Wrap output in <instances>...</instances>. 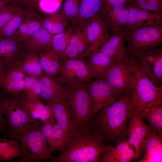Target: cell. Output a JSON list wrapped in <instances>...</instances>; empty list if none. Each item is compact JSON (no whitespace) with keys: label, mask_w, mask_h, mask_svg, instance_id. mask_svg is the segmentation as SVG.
<instances>
[{"label":"cell","mask_w":162,"mask_h":162,"mask_svg":"<svg viewBox=\"0 0 162 162\" xmlns=\"http://www.w3.org/2000/svg\"><path fill=\"white\" fill-rule=\"evenodd\" d=\"M133 110L130 92H125L95 115L90 128L103 140L118 143L127 136L128 124Z\"/></svg>","instance_id":"6da1fadb"},{"label":"cell","mask_w":162,"mask_h":162,"mask_svg":"<svg viewBox=\"0 0 162 162\" xmlns=\"http://www.w3.org/2000/svg\"><path fill=\"white\" fill-rule=\"evenodd\" d=\"M106 144L90 127L76 131L61 154L50 159L53 162H98Z\"/></svg>","instance_id":"7a4b0ae2"},{"label":"cell","mask_w":162,"mask_h":162,"mask_svg":"<svg viewBox=\"0 0 162 162\" xmlns=\"http://www.w3.org/2000/svg\"><path fill=\"white\" fill-rule=\"evenodd\" d=\"M129 91L134 110L141 112L162 104V86L155 84L141 70L134 57Z\"/></svg>","instance_id":"3957f363"},{"label":"cell","mask_w":162,"mask_h":162,"mask_svg":"<svg viewBox=\"0 0 162 162\" xmlns=\"http://www.w3.org/2000/svg\"><path fill=\"white\" fill-rule=\"evenodd\" d=\"M62 83L64 97L76 131L90 127L95 114L86 83Z\"/></svg>","instance_id":"277c9868"},{"label":"cell","mask_w":162,"mask_h":162,"mask_svg":"<svg viewBox=\"0 0 162 162\" xmlns=\"http://www.w3.org/2000/svg\"><path fill=\"white\" fill-rule=\"evenodd\" d=\"M34 123L12 139L21 144L23 162H38L50 159L53 152L48 145L40 130Z\"/></svg>","instance_id":"5b68a950"},{"label":"cell","mask_w":162,"mask_h":162,"mask_svg":"<svg viewBox=\"0 0 162 162\" xmlns=\"http://www.w3.org/2000/svg\"><path fill=\"white\" fill-rule=\"evenodd\" d=\"M126 49L129 56L159 46L162 43V26L124 28Z\"/></svg>","instance_id":"8992f818"},{"label":"cell","mask_w":162,"mask_h":162,"mask_svg":"<svg viewBox=\"0 0 162 162\" xmlns=\"http://www.w3.org/2000/svg\"><path fill=\"white\" fill-rule=\"evenodd\" d=\"M2 96L1 109L7 121L8 136L12 139L34 122L29 116L19 95Z\"/></svg>","instance_id":"52a82bcc"},{"label":"cell","mask_w":162,"mask_h":162,"mask_svg":"<svg viewBox=\"0 0 162 162\" xmlns=\"http://www.w3.org/2000/svg\"><path fill=\"white\" fill-rule=\"evenodd\" d=\"M90 79L86 83L95 115L104 107L114 103L122 94L115 90L104 78Z\"/></svg>","instance_id":"ba28073f"},{"label":"cell","mask_w":162,"mask_h":162,"mask_svg":"<svg viewBox=\"0 0 162 162\" xmlns=\"http://www.w3.org/2000/svg\"><path fill=\"white\" fill-rule=\"evenodd\" d=\"M55 77L63 83H85L91 79L87 61L81 58H65Z\"/></svg>","instance_id":"9c48e42d"},{"label":"cell","mask_w":162,"mask_h":162,"mask_svg":"<svg viewBox=\"0 0 162 162\" xmlns=\"http://www.w3.org/2000/svg\"><path fill=\"white\" fill-rule=\"evenodd\" d=\"M133 70L131 58L116 60L110 66L105 78L110 86L121 94L129 91Z\"/></svg>","instance_id":"30bf717a"},{"label":"cell","mask_w":162,"mask_h":162,"mask_svg":"<svg viewBox=\"0 0 162 162\" xmlns=\"http://www.w3.org/2000/svg\"><path fill=\"white\" fill-rule=\"evenodd\" d=\"M140 69L158 86H162V47L141 52L133 56Z\"/></svg>","instance_id":"8fae6325"},{"label":"cell","mask_w":162,"mask_h":162,"mask_svg":"<svg viewBox=\"0 0 162 162\" xmlns=\"http://www.w3.org/2000/svg\"><path fill=\"white\" fill-rule=\"evenodd\" d=\"M81 29L88 41L90 53L98 51L109 38L111 33L98 14L87 20Z\"/></svg>","instance_id":"7c38bea8"},{"label":"cell","mask_w":162,"mask_h":162,"mask_svg":"<svg viewBox=\"0 0 162 162\" xmlns=\"http://www.w3.org/2000/svg\"><path fill=\"white\" fill-rule=\"evenodd\" d=\"M142 113L133 110L128 121L127 127V140L135 152L137 159L143 153V148L148 129Z\"/></svg>","instance_id":"4fadbf2b"},{"label":"cell","mask_w":162,"mask_h":162,"mask_svg":"<svg viewBox=\"0 0 162 162\" xmlns=\"http://www.w3.org/2000/svg\"><path fill=\"white\" fill-rule=\"evenodd\" d=\"M26 75L14 64L8 66L0 81L2 96H16L23 92L24 79Z\"/></svg>","instance_id":"5bb4252c"},{"label":"cell","mask_w":162,"mask_h":162,"mask_svg":"<svg viewBox=\"0 0 162 162\" xmlns=\"http://www.w3.org/2000/svg\"><path fill=\"white\" fill-rule=\"evenodd\" d=\"M124 28L111 31L109 38L98 51L116 60L127 58L128 56L124 45L125 35Z\"/></svg>","instance_id":"9a60e30c"},{"label":"cell","mask_w":162,"mask_h":162,"mask_svg":"<svg viewBox=\"0 0 162 162\" xmlns=\"http://www.w3.org/2000/svg\"><path fill=\"white\" fill-rule=\"evenodd\" d=\"M19 96L29 116L34 123L40 124L55 118L50 105L44 103L40 99L28 98L22 94Z\"/></svg>","instance_id":"2e32d148"},{"label":"cell","mask_w":162,"mask_h":162,"mask_svg":"<svg viewBox=\"0 0 162 162\" xmlns=\"http://www.w3.org/2000/svg\"><path fill=\"white\" fill-rule=\"evenodd\" d=\"M143 156L137 162H162V138L150 125L145 137Z\"/></svg>","instance_id":"e0dca14e"},{"label":"cell","mask_w":162,"mask_h":162,"mask_svg":"<svg viewBox=\"0 0 162 162\" xmlns=\"http://www.w3.org/2000/svg\"><path fill=\"white\" fill-rule=\"evenodd\" d=\"M126 7L129 11V17L126 27L162 26V14L152 13L129 5Z\"/></svg>","instance_id":"ac0fdd59"},{"label":"cell","mask_w":162,"mask_h":162,"mask_svg":"<svg viewBox=\"0 0 162 162\" xmlns=\"http://www.w3.org/2000/svg\"><path fill=\"white\" fill-rule=\"evenodd\" d=\"M38 77L41 86L40 98L43 103L50 105L64 97L63 84L55 77L44 74Z\"/></svg>","instance_id":"d6986e66"},{"label":"cell","mask_w":162,"mask_h":162,"mask_svg":"<svg viewBox=\"0 0 162 162\" xmlns=\"http://www.w3.org/2000/svg\"><path fill=\"white\" fill-rule=\"evenodd\" d=\"M50 105L56 123L64 132L69 141L75 133L76 130L64 97L55 101Z\"/></svg>","instance_id":"ffe728a7"},{"label":"cell","mask_w":162,"mask_h":162,"mask_svg":"<svg viewBox=\"0 0 162 162\" xmlns=\"http://www.w3.org/2000/svg\"><path fill=\"white\" fill-rule=\"evenodd\" d=\"M12 64L17 67L26 75L39 77L44 74L38 53L24 47Z\"/></svg>","instance_id":"44dd1931"},{"label":"cell","mask_w":162,"mask_h":162,"mask_svg":"<svg viewBox=\"0 0 162 162\" xmlns=\"http://www.w3.org/2000/svg\"><path fill=\"white\" fill-rule=\"evenodd\" d=\"M42 19L35 10L30 9L24 16L12 38L22 44L34 32L42 27Z\"/></svg>","instance_id":"7402d4cb"},{"label":"cell","mask_w":162,"mask_h":162,"mask_svg":"<svg viewBox=\"0 0 162 162\" xmlns=\"http://www.w3.org/2000/svg\"><path fill=\"white\" fill-rule=\"evenodd\" d=\"M98 14L111 31L123 28L127 26L129 11L125 5H116L107 11L100 12Z\"/></svg>","instance_id":"603a6c76"},{"label":"cell","mask_w":162,"mask_h":162,"mask_svg":"<svg viewBox=\"0 0 162 162\" xmlns=\"http://www.w3.org/2000/svg\"><path fill=\"white\" fill-rule=\"evenodd\" d=\"M88 59L91 79L105 78L107 71L116 60L98 51L91 53Z\"/></svg>","instance_id":"cb8c5ba5"},{"label":"cell","mask_w":162,"mask_h":162,"mask_svg":"<svg viewBox=\"0 0 162 162\" xmlns=\"http://www.w3.org/2000/svg\"><path fill=\"white\" fill-rule=\"evenodd\" d=\"M38 54L44 74L50 76L55 77L65 58L56 52L50 47L43 49Z\"/></svg>","instance_id":"d4e9b609"},{"label":"cell","mask_w":162,"mask_h":162,"mask_svg":"<svg viewBox=\"0 0 162 162\" xmlns=\"http://www.w3.org/2000/svg\"><path fill=\"white\" fill-rule=\"evenodd\" d=\"M23 48L22 43L13 38L0 40V61L7 68L13 64Z\"/></svg>","instance_id":"484cf974"},{"label":"cell","mask_w":162,"mask_h":162,"mask_svg":"<svg viewBox=\"0 0 162 162\" xmlns=\"http://www.w3.org/2000/svg\"><path fill=\"white\" fill-rule=\"evenodd\" d=\"M105 0H80L79 12L72 22L74 28L82 27L88 19L101 10Z\"/></svg>","instance_id":"4316f807"},{"label":"cell","mask_w":162,"mask_h":162,"mask_svg":"<svg viewBox=\"0 0 162 162\" xmlns=\"http://www.w3.org/2000/svg\"><path fill=\"white\" fill-rule=\"evenodd\" d=\"M52 37L48 31L42 27L34 32L22 44L25 49L38 53L51 46Z\"/></svg>","instance_id":"83f0119b"},{"label":"cell","mask_w":162,"mask_h":162,"mask_svg":"<svg viewBox=\"0 0 162 162\" xmlns=\"http://www.w3.org/2000/svg\"><path fill=\"white\" fill-rule=\"evenodd\" d=\"M68 22L61 10L49 14L43 18L42 27L53 36L65 30Z\"/></svg>","instance_id":"f1b7e54d"},{"label":"cell","mask_w":162,"mask_h":162,"mask_svg":"<svg viewBox=\"0 0 162 162\" xmlns=\"http://www.w3.org/2000/svg\"><path fill=\"white\" fill-rule=\"evenodd\" d=\"M22 154L21 145L16 140H8L5 137L0 139V160L10 161L22 157Z\"/></svg>","instance_id":"f546056e"},{"label":"cell","mask_w":162,"mask_h":162,"mask_svg":"<svg viewBox=\"0 0 162 162\" xmlns=\"http://www.w3.org/2000/svg\"><path fill=\"white\" fill-rule=\"evenodd\" d=\"M30 9L20 6L12 18L0 30V40L12 38L20 26L24 16Z\"/></svg>","instance_id":"4dcf8cb0"},{"label":"cell","mask_w":162,"mask_h":162,"mask_svg":"<svg viewBox=\"0 0 162 162\" xmlns=\"http://www.w3.org/2000/svg\"><path fill=\"white\" fill-rule=\"evenodd\" d=\"M74 28L71 26L63 32L52 36L51 48L64 58L65 48L73 35Z\"/></svg>","instance_id":"1f68e13d"},{"label":"cell","mask_w":162,"mask_h":162,"mask_svg":"<svg viewBox=\"0 0 162 162\" xmlns=\"http://www.w3.org/2000/svg\"><path fill=\"white\" fill-rule=\"evenodd\" d=\"M141 113L144 118L162 137V104L155 107L146 109Z\"/></svg>","instance_id":"d6a6232c"},{"label":"cell","mask_w":162,"mask_h":162,"mask_svg":"<svg viewBox=\"0 0 162 162\" xmlns=\"http://www.w3.org/2000/svg\"><path fill=\"white\" fill-rule=\"evenodd\" d=\"M41 86L38 77L26 75L24 79L23 93L26 97L40 99Z\"/></svg>","instance_id":"836d02e7"},{"label":"cell","mask_w":162,"mask_h":162,"mask_svg":"<svg viewBox=\"0 0 162 162\" xmlns=\"http://www.w3.org/2000/svg\"><path fill=\"white\" fill-rule=\"evenodd\" d=\"M131 147L127 140L118 142L114 146L111 145H106L100 156L99 162H109L112 158L126 151Z\"/></svg>","instance_id":"e575fe53"},{"label":"cell","mask_w":162,"mask_h":162,"mask_svg":"<svg viewBox=\"0 0 162 162\" xmlns=\"http://www.w3.org/2000/svg\"><path fill=\"white\" fill-rule=\"evenodd\" d=\"M68 142L65 133L56 121L53 125L52 150L62 152L66 148Z\"/></svg>","instance_id":"d590c367"},{"label":"cell","mask_w":162,"mask_h":162,"mask_svg":"<svg viewBox=\"0 0 162 162\" xmlns=\"http://www.w3.org/2000/svg\"><path fill=\"white\" fill-rule=\"evenodd\" d=\"M128 5L157 14H162V0H131Z\"/></svg>","instance_id":"8d00e7d4"},{"label":"cell","mask_w":162,"mask_h":162,"mask_svg":"<svg viewBox=\"0 0 162 162\" xmlns=\"http://www.w3.org/2000/svg\"><path fill=\"white\" fill-rule=\"evenodd\" d=\"M80 0H65L62 9V13L68 21L72 22L76 18L79 12Z\"/></svg>","instance_id":"74e56055"},{"label":"cell","mask_w":162,"mask_h":162,"mask_svg":"<svg viewBox=\"0 0 162 162\" xmlns=\"http://www.w3.org/2000/svg\"><path fill=\"white\" fill-rule=\"evenodd\" d=\"M20 6L5 5L0 9V30L12 18Z\"/></svg>","instance_id":"f35d334b"},{"label":"cell","mask_w":162,"mask_h":162,"mask_svg":"<svg viewBox=\"0 0 162 162\" xmlns=\"http://www.w3.org/2000/svg\"><path fill=\"white\" fill-rule=\"evenodd\" d=\"M56 122V120L54 118L44 122L39 125L42 134L48 145L52 150L53 125Z\"/></svg>","instance_id":"ab89813d"},{"label":"cell","mask_w":162,"mask_h":162,"mask_svg":"<svg viewBox=\"0 0 162 162\" xmlns=\"http://www.w3.org/2000/svg\"><path fill=\"white\" fill-rule=\"evenodd\" d=\"M64 56L65 58L82 59L78 51L76 38L74 32L65 50Z\"/></svg>","instance_id":"60d3db41"},{"label":"cell","mask_w":162,"mask_h":162,"mask_svg":"<svg viewBox=\"0 0 162 162\" xmlns=\"http://www.w3.org/2000/svg\"><path fill=\"white\" fill-rule=\"evenodd\" d=\"M130 1L131 0H105L102 8L100 12L106 11L112 6L118 4L126 6Z\"/></svg>","instance_id":"b9f144b4"},{"label":"cell","mask_w":162,"mask_h":162,"mask_svg":"<svg viewBox=\"0 0 162 162\" xmlns=\"http://www.w3.org/2000/svg\"><path fill=\"white\" fill-rule=\"evenodd\" d=\"M2 98L0 94V133L6 138L8 136V129L7 121L1 109Z\"/></svg>","instance_id":"7bdbcfd3"},{"label":"cell","mask_w":162,"mask_h":162,"mask_svg":"<svg viewBox=\"0 0 162 162\" xmlns=\"http://www.w3.org/2000/svg\"><path fill=\"white\" fill-rule=\"evenodd\" d=\"M39 0H14V2L18 3L27 8L37 10L38 7Z\"/></svg>","instance_id":"ee69618b"},{"label":"cell","mask_w":162,"mask_h":162,"mask_svg":"<svg viewBox=\"0 0 162 162\" xmlns=\"http://www.w3.org/2000/svg\"><path fill=\"white\" fill-rule=\"evenodd\" d=\"M7 67L0 61V81L1 78L4 73Z\"/></svg>","instance_id":"f6af8a7d"},{"label":"cell","mask_w":162,"mask_h":162,"mask_svg":"<svg viewBox=\"0 0 162 162\" xmlns=\"http://www.w3.org/2000/svg\"><path fill=\"white\" fill-rule=\"evenodd\" d=\"M14 2V0H0V9L10 3Z\"/></svg>","instance_id":"bcb514c9"}]
</instances>
